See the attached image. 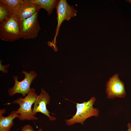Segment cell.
Returning <instances> with one entry per match:
<instances>
[{
  "label": "cell",
  "instance_id": "obj_1",
  "mask_svg": "<svg viewBox=\"0 0 131 131\" xmlns=\"http://www.w3.org/2000/svg\"><path fill=\"white\" fill-rule=\"evenodd\" d=\"M96 100L95 98L92 97L87 101L80 103H75L76 108V113L71 118L65 120L66 124L70 126L76 123L82 124L89 118L93 116H98L99 114L98 109L93 107Z\"/></svg>",
  "mask_w": 131,
  "mask_h": 131
},
{
  "label": "cell",
  "instance_id": "obj_2",
  "mask_svg": "<svg viewBox=\"0 0 131 131\" xmlns=\"http://www.w3.org/2000/svg\"><path fill=\"white\" fill-rule=\"evenodd\" d=\"M38 95L35 93L34 89L31 88L24 98L21 97L19 98L13 102L8 103L7 104L16 103L19 105V108L16 111L20 115V117L19 119L20 120H36L38 118L33 114L32 107L33 104L34 103Z\"/></svg>",
  "mask_w": 131,
  "mask_h": 131
},
{
  "label": "cell",
  "instance_id": "obj_3",
  "mask_svg": "<svg viewBox=\"0 0 131 131\" xmlns=\"http://www.w3.org/2000/svg\"><path fill=\"white\" fill-rule=\"evenodd\" d=\"M22 38L20 24L11 16L0 23V39L8 41H13Z\"/></svg>",
  "mask_w": 131,
  "mask_h": 131
},
{
  "label": "cell",
  "instance_id": "obj_4",
  "mask_svg": "<svg viewBox=\"0 0 131 131\" xmlns=\"http://www.w3.org/2000/svg\"><path fill=\"white\" fill-rule=\"evenodd\" d=\"M57 24L54 40L49 42V45L53 49H56V39L60 27L65 20L68 21L72 17L76 15L77 11L73 6L69 5L66 0H60L56 7Z\"/></svg>",
  "mask_w": 131,
  "mask_h": 131
},
{
  "label": "cell",
  "instance_id": "obj_5",
  "mask_svg": "<svg viewBox=\"0 0 131 131\" xmlns=\"http://www.w3.org/2000/svg\"><path fill=\"white\" fill-rule=\"evenodd\" d=\"M22 73L25 75V78L20 81L18 80L17 76H13L15 84L13 86L9 88L8 90V93L10 96H12L17 93L21 94L23 96L27 95L30 89L31 84L37 75L33 71H31L28 73L23 71Z\"/></svg>",
  "mask_w": 131,
  "mask_h": 131
},
{
  "label": "cell",
  "instance_id": "obj_6",
  "mask_svg": "<svg viewBox=\"0 0 131 131\" xmlns=\"http://www.w3.org/2000/svg\"><path fill=\"white\" fill-rule=\"evenodd\" d=\"M38 13L23 20L20 24L22 38L34 39L38 36L41 29L38 21Z\"/></svg>",
  "mask_w": 131,
  "mask_h": 131
},
{
  "label": "cell",
  "instance_id": "obj_7",
  "mask_svg": "<svg viewBox=\"0 0 131 131\" xmlns=\"http://www.w3.org/2000/svg\"><path fill=\"white\" fill-rule=\"evenodd\" d=\"M106 86V92L108 99L123 98L126 95L124 83L119 78L118 74L109 78Z\"/></svg>",
  "mask_w": 131,
  "mask_h": 131
},
{
  "label": "cell",
  "instance_id": "obj_8",
  "mask_svg": "<svg viewBox=\"0 0 131 131\" xmlns=\"http://www.w3.org/2000/svg\"><path fill=\"white\" fill-rule=\"evenodd\" d=\"M41 8L39 5L32 2L31 0H26L17 9L12 10L11 16L15 18L20 24L23 20L38 13Z\"/></svg>",
  "mask_w": 131,
  "mask_h": 131
},
{
  "label": "cell",
  "instance_id": "obj_9",
  "mask_svg": "<svg viewBox=\"0 0 131 131\" xmlns=\"http://www.w3.org/2000/svg\"><path fill=\"white\" fill-rule=\"evenodd\" d=\"M50 97L48 94L43 89L41 88L40 93L37 96L32 109L33 114L35 115L38 112L41 113L47 116L50 121L55 120L56 118L51 116V113L47 109L46 106L50 103Z\"/></svg>",
  "mask_w": 131,
  "mask_h": 131
},
{
  "label": "cell",
  "instance_id": "obj_10",
  "mask_svg": "<svg viewBox=\"0 0 131 131\" xmlns=\"http://www.w3.org/2000/svg\"><path fill=\"white\" fill-rule=\"evenodd\" d=\"M4 109L0 110V131H10L14 125L13 120L16 118H19L20 116L16 110L12 111L6 117L3 116L6 112Z\"/></svg>",
  "mask_w": 131,
  "mask_h": 131
},
{
  "label": "cell",
  "instance_id": "obj_11",
  "mask_svg": "<svg viewBox=\"0 0 131 131\" xmlns=\"http://www.w3.org/2000/svg\"><path fill=\"white\" fill-rule=\"evenodd\" d=\"M31 1L39 5L41 8L46 10L49 15H50L54 9L56 7L58 0H31Z\"/></svg>",
  "mask_w": 131,
  "mask_h": 131
},
{
  "label": "cell",
  "instance_id": "obj_12",
  "mask_svg": "<svg viewBox=\"0 0 131 131\" xmlns=\"http://www.w3.org/2000/svg\"><path fill=\"white\" fill-rule=\"evenodd\" d=\"M12 10L6 4L0 2V23L11 16Z\"/></svg>",
  "mask_w": 131,
  "mask_h": 131
},
{
  "label": "cell",
  "instance_id": "obj_13",
  "mask_svg": "<svg viewBox=\"0 0 131 131\" xmlns=\"http://www.w3.org/2000/svg\"><path fill=\"white\" fill-rule=\"evenodd\" d=\"M26 0H0V2L8 5L11 10L18 9L25 2Z\"/></svg>",
  "mask_w": 131,
  "mask_h": 131
},
{
  "label": "cell",
  "instance_id": "obj_14",
  "mask_svg": "<svg viewBox=\"0 0 131 131\" xmlns=\"http://www.w3.org/2000/svg\"><path fill=\"white\" fill-rule=\"evenodd\" d=\"M20 131H34L32 127L29 124H26L23 126ZM38 131H42V128L41 127Z\"/></svg>",
  "mask_w": 131,
  "mask_h": 131
},
{
  "label": "cell",
  "instance_id": "obj_15",
  "mask_svg": "<svg viewBox=\"0 0 131 131\" xmlns=\"http://www.w3.org/2000/svg\"><path fill=\"white\" fill-rule=\"evenodd\" d=\"M1 61H0V71H1L3 73L5 74L7 73L8 71L7 70V68L9 66V64H8L4 66H3L1 64Z\"/></svg>",
  "mask_w": 131,
  "mask_h": 131
},
{
  "label": "cell",
  "instance_id": "obj_16",
  "mask_svg": "<svg viewBox=\"0 0 131 131\" xmlns=\"http://www.w3.org/2000/svg\"><path fill=\"white\" fill-rule=\"evenodd\" d=\"M128 129L127 131H131V125L130 123H128L127 125Z\"/></svg>",
  "mask_w": 131,
  "mask_h": 131
},
{
  "label": "cell",
  "instance_id": "obj_17",
  "mask_svg": "<svg viewBox=\"0 0 131 131\" xmlns=\"http://www.w3.org/2000/svg\"><path fill=\"white\" fill-rule=\"evenodd\" d=\"M126 1L128 2L131 4V0H128Z\"/></svg>",
  "mask_w": 131,
  "mask_h": 131
}]
</instances>
